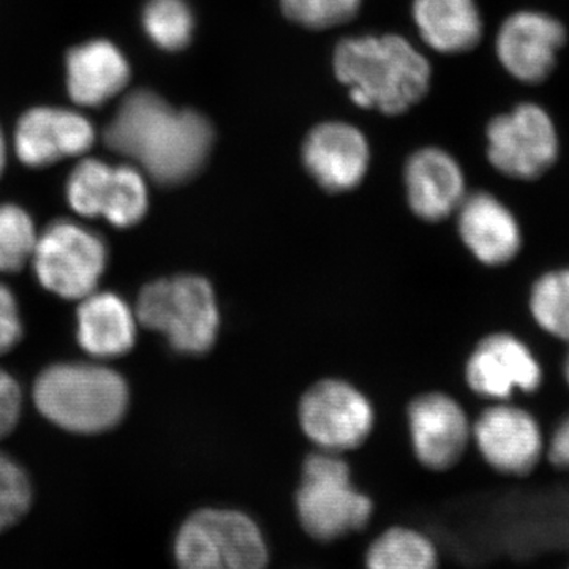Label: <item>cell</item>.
I'll use <instances>...</instances> for the list:
<instances>
[{
    "mask_svg": "<svg viewBox=\"0 0 569 569\" xmlns=\"http://www.w3.org/2000/svg\"><path fill=\"white\" fill-rule=\"evenodd\" d=\"M112 151L134 160L163 186L189 181L211 152L212 126L203 114L174 110L151 91L130 93L108 126Z\"/></svg>",
    "mask_w": 569,
    "mask_h": 569,
    "instance_id": "6da1fadb",
    "label": "cell"
},
{
    "mask_svg": "<svg viewBox=\"0 0 569 569\" xmlns=\"http://www.w3.org/2000/svg\"><path fill=\"white\" fill-rule=\"evenodd\" d=\"M335 70L353 103L385 114L410 110L429 91V62L399 36L340 41Z\"/></svg>",
    "mask_w": 569,
    "mask_h": 569,
    "instance_id": "7a4b0ae2",
    "label": "cell"
},
{
    "mask_svg": "<svg viewBox=\"0 0 569 569\" xmlns=\"http://www.w3.org/2000/svg\"><path fill=\"white\" fill-rule=\"evenodd\" d=\"M37 410L52 425L73 433H102L118 426L129 408L121 373L92 362H59L37 377Z\"/></svg>",
    "mask_w": 569,
    "mask_h": 569,
    "instance_id": "3957f363",
    "label": "cell"
},
{
    "mask_svg": "<svg viewBox=\"0 0 569 569\" xmlns=\"http://www.w3.org/2000/svg\"><path fill=\"white\" fill-rule=\"evenodd\" d=\"M295 509L307 537L329 545L365 530L376 505L356 488L346 460L325 451L307 458Z\"/></svg>",
    "mask_w": 569,
    "mask_h": 569,
    "instance_id": "277c9868",
    "label": "cell"
},
{
    "mask_svg": "<svg viewBox=\"0 0 569 569\" xmlns=\"http://www.w3.org/2000/svg\"><path fill=\"white\" fill-rule=\"evenodd\" d=\"M142 326L167 337L176 351L203 355L219 332V307L203 277L176 276L146 284L138 298Z\"/></svg>",
    "mask_w": 569,
    "mask_h": 569,
    "instance_id": "5b68a950",
    "label": "cell"
},
{
    "mask_svg": "<svg viewBox=\"0 0 569 569\" xmlns=\"http://www.w3.org/2000/svg\"><path fill=\"white\" fill-rule=\"evenodd\" d=\"M108 263L107 244L89 228L70 220L51 223L32 254L39 282L63 299H81L99 287Z\"/></svg>",
    "mask_w": 569,
    "mask_h": 569,
    "instance_id": "8992f818",
    "label": "cell"
},
{
    "mask_svg": "<svg viewBox=\"0 0 569 569\" xmlns=\"http://www.w3.org/2000/svg\"><path fill=\"white\" fill-rule=\"evenodd\" d=\"M488 157L501 174L535 181L559 159V134L545 108L520 103L492 119L488 127Z\"/></svg>",
    "mask_w": 569,
    "mask_h": 569,
    "instance_id": "52a82bcc",
    "label": "cell"
},
{
    "mask_svg": "<svg viewBox=\"0 0 569 569\" xmlns=\"http://www.w3.org/2000/svg\"><path fill=\"white\" fill-rule=\"evenodd\" d=\"M302 429L328 452L359 447L373 426L369 400L346 381L325 380L310 388L299 407Z\"/></svg>",
    "mask_w": 569,
    "mask_h": 569,
    "instance_id": "ba28073f",
    "label": "cell"
},
{
    "mask_svg": "<svg viewBox=\"0 0 569 569\" xmlns=\"http://www.w3.org/2000/svg\"><path fill=\"white\" fill-rule=\"evenodd\" d=\"M471 436L486 463L507 477H527L546 452L541 427L533 415L508 402L486 408Z\"/></svg>",
    "mask_w": 569,
    "mask_h": 569,
    "instance_id": "9c48e42d",
    "label": "cell"
},
{
    "mask_svg": "<svg viewBox=\"0 0 569 569\" xmlns=\"http://www.w3.org/2000/svg\"><path fill=\"white\" fill-rule=\"evenodd\" d=\"M466 377L475 395L508 402L518 392H537L542 383V369L522 340L509 332H496L479 340L468 358Z\"/></svg>",
    "mask_w": 569,
    "mask_h": 569,
    "instance_id": "30bf717a",
    "label": "cell"
},
{
    "mask_svg": "<svg viewBox=\"0 0 569 569\" xmlns=\"http://www.w3.org/2000/svg\"><path fill=\"white\" fill-rule=\"evenodd\" d=\"M567 43V29L542 11H516L501 24L497 36V58L516 80L537 84L557 66Z\"/></svg>",
    "mask_w": 569,
    "mask_h": 569,
    "instance_id": "8fae6325",
    "label": "cell"
},
{
    "mask_svg": "<svg viewBox=\"0 0 569 569\" xmlns=\"http://www.w3.org/2000/svg\"><path fill=\"white\" fill-rule=\"evenodd\" d=\"M411 445L419 462L433 471H447L466 455L471 429L466 411L441 392L419 396L408 408Z\"/></svg>",
    "mask_w": 569,
    "mask_h": 569,
    "instance_id": "7c38bea8",
    "label": "cell"
},
{
    "mask_svg": "<svg viewBox=\"0 0 569 569\" xmlns=\"http://www.w3.org/2000/svg\"><path fill=\"white\" fill-rule=\"evenodd\" d=\"M96 141L92 123L78 112L41 107L24 112L14 134L18 159L41 168L88 152Z\"/></svg>",
    "mask_w": 569,
    "mask_h": 569,
    "instance_id": "4fadbf2b",
    "label": "cell"
},
{
    "mask_svg": "<svg viewBox=\"0 0 569 569\" xmlns=\"http://www.w3.org/2000/svg\"><path fill=\"white\" fill-rule=\"evenodd\" d=\"M369 156L365 134L343 122L316 127L302 149L307 171L328 192L355 189L365 179Z\"/></svg>",
    "mask_w": 569,
    "mask_h": 569,
    "instance_id": "5bb4252c",
    "label": "cell"
},
{
    "mask_svg": "<svg viewBox=\"0 0 569 569\" xmlns=\"http://www.w3.org/2000/svg\"><path fill=\"white\" fill-rule=\"evenodd\" d=\"M460 239L479 263L500 268L522 250V230L507 204L488 192L467 194L458 209Z\"/></svg>",
    "mask_w": 569,
    "mask_h": 569,
    "instance_id": "9a60e30c",
    "label": "cell"
},
{
    "mask_svg": "<svg viewBox=\"0 0 569 569\" xmlns=\"http://www.w3.org/2000/svg\"><path fill=\"white\" fill-rule=\"evenodd\" d=\"M410 208L427 222H440L458 212L466 200V176L455 157L437 148L421 149L406 168Z\"/></svg>",
    "mask_w": 569,
    "mask_h": 569,
    "instance_id": "2e32d148",
    "label": "cell"
},
{
    "mask_svg": "<svg viewBox=\"0 0 569 569\" xmlns=\"http://www.w3.org/2000/svg\"><path fill=\"white\" fill-rule=\"evenodd\" d=\"M129 80V62L111 41H88L67 56V88L71 100L81 107L107 103Z\"/></svg>",
    "mask_w": 569,
    "mask_h": 569,
    "instance_id": "e0dca14e",
    "label": "cell"
},
{
    "mask_svg": "<svg viewBox=\"0 0 569 569\" xmlns=\"http://www.w3.org/2000/svg\"><path fill=\"white\" fill-rule=\"evenodd\" d=\"M121 296L93 291L81 299L77 313L78 342L97 359L129 353L137 340V318Z\"/></svg>",
    "mask_w": 569,
    "mask_h": 569,
    "instance_id": "ac0fdd59",
    "label": "cell"
},
{
    "mask_svg": "<svg viewBox=\"0 0 569 569\" xmlns=\"http://www.w3.org/2000/svg\"><path fill=\"white\" fill-rule=\"evenodd\" d=\"M415 21L422 40L445 54L473 50L482 37L475 0H415Z\"/></svg>",
    "mask_w": 569,
    "mask_h": 569,
    "instance_id": "d6986e66",
    "label": "cell"
},
{
    "mask_svg": "<svg viewBox=\"0 0 569 569\" xmlns=\"http://www.w3.org/2000/svg\"><path fill=\"white\" fill-rule=\"evenodd\" d=\"M198 511L219 542L231 569L271 567V546L264 530L252 516L236 508L206 507Z\"/></svg>",
    "mask_w": 569,
    "mask_h": 569,
    "instance_id": "ffe728a7",
    "label": "cell"
},
{
    "mask_svg": "<svg viewBox=\"0 0 569 569\" xmlns=\"http://www.w3.org/2000/svg\"><path fill=\"white\" fill-rule=\"evenodd\" d=\"M365 569H440V550L425 531L391 526L367 546Z\"/></svg>",
    "mask_w": 569,
    "mask_h": 569,
    "instance_id": "44dd1931",
    "label": "cell"
},
{
    "mask_svg": "<svg viewBox=\"0 0 569 569\" xmlns=\"http://www.w3.org/2000/svg\"><path fill=\"white\" fill-rule=\"evenodd\" d=\"M149 193L144 176L133 167H110L100 193V217L118 228L141 222L148 212Z\"/></svg>",
    "mask_w": 569,
    "mask_h": 569,
    "instance_id": "7402d4cb",
    "label": "cell"
},
{
    "mask_svg": "<svg viewBox=\"0 0 569 569\" xmlns=\"http://www.w3.org/2000/svg\"><path fill=\"white\" fill-rule=\"evenodd\" d=\"M530 312L542 331L569 342V268L539 277L531 287Z\"/></svg>",
    "mask_w": 569,
    "mask_h": 569,
    "instance_id": "603a6c76",
    "label": "cell"
},
{
    "mask_svg": "<svg viewBox=\"0 0 569 569\" xmlns=\"http://www.w3.org/2000/svg\"><path fill=\"white\" fill-rule=\"evenodd\" d=\"M176 569H231L200 511L179 523L171 542Z\"/></svg>",
    "mask_w": 569,
    "mask_h": 569,
    "instance_id": "cb8c5ba5",
    "label": "cell"
},
{
    "mask_svg": "<svg viewBox=\"0 0 569 569\" xmlns=\"http://www.w3.org/2000/svg\"><path fill=\"white\" fill-rule=\"evenodd\" d=\"M149 39L164 51H179L190 43L194 20L186 0H149L142 13Z\"/></svg>",
    "mask_w": 569,
    "mask_h": 569,
    "instance_id": "d4e9b609",
    "label": "cell"
},
{
    "mask_svg": "<svg viewBox=\"0 0 569 569\" xmlns=\"http://www.w3.org/2000/svg\"><path fill=\"white\" fill-rule=\"evenodd\" d=\"M36 224L17 204H0V272H17L32 260L37 246Z\"/></svg>",
    "mask_w": 569,
    "mask_h": 569,
    "instance_id": "484cf974",
    "label": "cell"
},
{
    "mask_svg": "<svg viewBox=\"0 0 569 569\" xmlns=\"http://www.w3.org/2000/svg\"><path fill=\"white\" fill-rule=\"evenodd\" d=\"M33 489L28 471L0 452V535L17 527L31 511Z\"/></svg>",
    "mask_w": 569,
    "mask_h": 569,
    "instance_id": "4316f807",
    "label": "cell"
},
{
    "mask_svg": "<svg viewBox=\"0 0 569 569\" xmlns=\"http://www.w3.org/2000/svg\"><path fill=\"white\" fill-rule=\"evenodd\" d=\"M291 21L310 29L342 24L358 13L361 0H280Z\"/></svg>",
    "mask_w": 569,
    "mask_h": 569,
    "instance_id": "83f0119b",
    "label": "cell"
},
{
    "mask_svg": "<svg viewBox=\"0 0 569 569\" xmlns=\"http://www.w3.org/2000/svg\"><path fill=\"white\" fill-rule=\"evenodd\" d=\"M22 321L13 291L0 283V355L9 353L20 343Z\"/></svg>",
    "mask_w": 569,
    "mask_h": 569,
    "instance_id": "f1b7e54d",
    "label": "cell"
},
{
    "mask_svg": "<svg viewBox=\"0 0 569 569\" xmlns=\"http://www.w3.org/2000/svg\"><path fill=\"white\" fill-rule=\"evenodd\" d=\"M22 392L17 378L0 369V438L9 436L21 417Z\"/></svg>",
    "mask_w": 569,
    "mask_h": 569,
    "instance_id": "f546056e",
    "label": "cell"
},
{
    "mask_svg": "<svg viewBox=\"0 0 569 569\" xmlns=\"http://www.w3.org/2000/svg\"><path fill=\"white\" fill-rule=\"evenodd\" d=\"M546 456L553 467L569 470V415L561 419L559 426L553 430L548 447H546Z\"/></svg>",
    "mask_w": 569,
    "mask_h": 569,
    "instance_id": "4dcf8cb0",
    "label": "cell"
},
{
    "mask_svg": "<svg viewBox=\"0 0 569 569\" xmlns=\"http://www.w3.org/2000/svg\"><path fill=\"white\" fill-rule=\"evenodd\" d=\"M7 149L6 140H3L2 130H0V174H2L3 168H6Z\"/></svg>",
    "mask_w": 569,
    "mask_h": 569,
    "instance_id": "1f68e13d",
    "label": "cell"
},
{
    "mask_svg": "<svg viewBox=\"0 0 569 569\" xmlns=\"http://www.w3.org/2000/svg\"><path fill=\"white\" fill-rule=\"evenodd\" d=\"M563 372H565V380H567V383L569 387V351L567 355V359H565Z\"/></svg>",
    "mask_w": 569,
    "mask_h": 569,
    "instance_id": "d6a6232c",
    "label": "cell"
},
{
    "mask_svg": "<svg viewBox=\"0 0 569 569\" xmlns=\"http://www.w3.org/2000/svg\"><path fill=\"white\" fill-rule=\"evenodd\" d=\"M569 569V568H568Z\"/></svg>",
    "mask_w": 569,
    "mask_h": 569,
    "instance_id": "836d02e7",
    "label": "cell"
}]
</instances>
